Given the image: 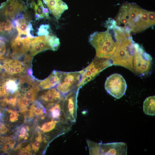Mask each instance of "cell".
<instances>
[{
  "instance_id": "obj_3",
  "label": "cell",
  "mask_w": 155,
  "mask_h": 155,
  "mask_svg": "<svg viewBox=\"0 0 155 155\" xmlns=\"http://www.w3.org/2000/svg\"><path fill=\"white\" fill-rule=\"evenodd\" d=\"M107 30L103 32H95L89 37L90 44L95 49L96 57L109 59L114 53L116 46V40L111 18L105 24Z\"/></svg>"
},
{
  "instance_id": "obj_7",
  "label": "cell",
  "mask_w": 155,
  "mask_h": 155,
  "mask_svg": "<svg viewBox=\"0 0 155 155\" xmlns=\"http://www.w3.org/2000/svg\"><path fill=\"white\" fill-rule=\"evenodd\" d=\"M60 45L59 39L55 36L48 35L35 37L31 39L30 55L32 57L45 50L57 51Z\"/></svg>"
},
{
  "instance_id": "obj_24",
  "label": "cell",
  "mask_w": 155,
  "mask_h": 155,
  "mask_svg": "<svg viewBox=\"0 0 155 155\" xmlns=\"http://www.w3.org/2000/svg\"><path fill=\"white\" fill-rule=\"evenodd\" d=\"M40 89L38 82L21 95L28 99L32 102L35 101L37 94Z\"/></svg>"
},
{
  "instance_id": "obj_6",
  "label": "cell",
  "mask_w": 155,
  "mask_h": 155,
  "mask_svg": "<svg viewBox=\"0 0 155 155\" xmlns=\"http://www.w3.org/2000/svg\"><path fill=\"white\" fill-rule=\"evenodd\" d=\"M20 76L9 75L0 71V99L19 96Z\"/></svg>"
},
{
  "instance_id": "obj_23",
  "label": "cell",
  "mask_w": 155,
  "mask_h": 155,
  "mask_svg": "<svg viewBox=\"0 0 155 155\" xmlns=\"http://www.w3.org/2000/svg\"><path fill=\"white\" fill-rule=\"evenodd\" d=\"M7 40L0 36V64L5 59L10 56L9 49L7 45Z\"/></svg>"
},
{
  "instance_id": "obj_1",
  "label": "cell",
  "mask_w": 155,
  "mask_h": 155,
  "mask_svg": "<svg viewBox=\"0 0 155 155\" xmlns=\"http://www.w3.org/2000/svg\"><path fill=\"white\" fill-rule=\"evenodd\" d=\"M113 21L121 30L130 34L137 33L155 25V13L136 4L126 3L120 7Z\"/></svg>"
},
{
  "instance_id": "obj_16",
  "label": "cell",
  "mask_w": 155,
  "mask_h": 155,
  "mask_svg": "<svg viewBox=\"0 0 155 155\" xmlns=\"http://www.w3.org/2000/svg\"><path fill=\"white\" fill-rule=\"evenodd\" d=\"M100 155H127V145L123 142L100 143Z\"/></svg>"
},
{
  "instance_id": "obj_14",
  "label": "cell",
  "mask_w": 155,
  "mask_h": 155,
  "mask_svg": "<svg viewBox=\"0 0 155 155\" xmlns=\"http://www.w3.org/2000/svg\"><path fill=\"white\" fill-rule=\"evenodd\" d=\"M0 8L4 15L13 20L20 12L26 10V7L22 0H7Z\"/></svg>"
},
{
  "instance_id": "obj_30",
  "label": "cell",
  "mask_w": 155,
  "mask_h": 155,
  "mask_svg": "<svg viewBox=\"0 0 155 155\" xmlns=\"http://www.w3.org/2000/svg\"><path fill=\"white\" fill-rule=\"evenodd\" d=\"M7 112L10 113L9 121L11 122H14L18 120L19 114L16 111L11 109L7 110Z\"/></svg>"
},
{
  "instance_id": "obj_20",
  "label": "cell",
  "mask_w": 155,
  "mask_h": 155,
  "mask_svg": "<svg viewBox=\"0 0 155 155\" xmlns=\"http://www.w3.org/2000/svg\"><path fill=\"white\" fill-rule=\"evenodd\" d=\"M47 114L46 108L38 101L33 102L31 105L29 113V117L30 118L35 117L44 119Z\"/></svg>"
},
{
  "instance_id": "obj_27",
  "label": "cell",
  "mask_w": 155,
  "mask_h": 155,
  "mask_svg": "<svg viewBox=\"0 0 155 155\" xmlns=\"http://www.w3.org/2000/svg\"><path fill=\"white\" fill-rule=\"evenodd\" d=\"M87 143L89 149L90 155H100V144L87 139Z\"/></svg>"
},
{
  "instance_id": "obj_31",
  "label": "cell",
  "mask_w": 155,
  "mask_h": 155,
  "mask_svg": "<svg viewBox=\"0 0 155 155\" xmlns=\"http://www.w3.org/2000/svg\"><path fill=\"white\" fill-rule=\"evenodd\" d=\"M31 148L30 144H28L26 147L20 150L18 154L20 155H31Z\"/></svg>"
},
{
  "instance_id": "obj_21",
  "label": "cell",
  "mask_w": 155,
  "mask_h": 155,
  "mask_svg": "<svg viewBox=\"0 0 155 155\" xmlns=\"http://www.w3.org/2000/svg\"><path fill=\"white\" fill-rule=\"evenodd\" d=\"M37 0V4L33 0H32L30 3V6L34 10L36 20H38L43 18L49 19V17L48 9L44 7L41 0Z\"/></svg>"
},
{
  "instance_id": "obj_11",
  "label": "cell",
  "mask_w": 155,
  "mask_h": 155,
  "mask_svg": "<svg viewBox=\"0 0 155 155\" xmlns=\"http://www.w3.org/2000/svg\"><path fill=\"white\" fill-rule=\"evenodd\" d=\"M80 88H76L63 96V111L68 121L72 124L77 117V98Z\"/></svg>"
},
{
  "instance_id": "obj_29",
  "label": "cell",
  "mask_w": 155,
  "mask_h": 155,
  "mask_svg": "<svg viewBox=\"0 0 155 155\" xmlns=\"http://www.w3.org/2000/svg\"><path fill=\"white\" fill-rule=\"evenodd\" d=\"M29 129L28 126H23L20 128L18 136L19 140L27 139L28 135V131H29Z\"/></svg>"
},
{
  "instance_id": "obj_12",
  "label": "cell",
  "mask_w": 155,
  "mask_h": 155,
  "mask_svg": "<svg viewBox=\"0 0 155 155\" xmlns=\"http://www.w3.org/2000/svg\"><path fill=\"white\" fill-rule=\"evenodd\" d=\"M72 124L68 121L51 119L43 123L39 129L43 133H49L54 132L55 137L63 135L71 129Z\"/></svg>"
},
{
  "instance_id": "obj_26",
  "label": "cell",
  "mask_w": 155,
  "mask_h": 155,
  "mask_svg": "<svg viewBox=\"0 0 155 155\" xmlns=\"http://www.w3.org/2000/svg\"><path fill=\"white\" fill-rule=\"evenodd\" d=\"M32 102L28 99L20 95L18 98L17 103L19 110L22 113L25 112Z\"/></svg>"
},
{
  "instance_id": "obj_5",
  "label": "cell",
  "mask_w": 155,
  "mask_h": 155,
  "mask_svg": "<svg viewBox=\"0 0 155 155\" xmlns=\"http://www.w3.org/2000/svg\"><path fill=\"white\" fill-rule=\"evenodd\" d=\"M112 65L109 59L95 57L91 63L80 71L81 78L78 85L79 88L93 80L101 72Z\"/></svg>"
},
{
  "instance_id": "obj_13",
  "label": "cell",
  "mask_w": 155,
  "mask_h": 155,
  "mask_svg": "<svg viewBox=\"0 0 155 155\" xmlns=\"http://www.w3.org/2000/svg\"><path fill=\"white\" fill-rule=\"evenodd\" d=\"M32 38L29 37L22 38L16 37L12 40L10 43L12 51L10 57L18 58L27 54L29 51Z\"/></svg>"
},
{
  "instance_id": "obj_25",
  "label": "cell",
  "mask_w": 155,
  "mask_h": 155,
  "mask_svg": "<svg viewBox=\"0 0 155 155\" xmlns=\"http://www.w3.org/2000/svg\"><path fill=\"white\" fill-rule=\"evenodd\" d=\"M35 141L31 143L32 148L34 152H38L42 143H47V141L45 136H43L40 131H38Z\"/></svg>"
},
{
  "instance_id": "obj_18",
  "label": "cell",
  "mask_w": 155,
  "mask_h": 155,
  "mask_svg": "<svg viewBox=\"0 0 155 155\" xmlns=\"http://www.w3.org/2000/svg\"><path fill=\"white\" fill-rule=\"evenodd\" d=\"M63 72L54 70L50 75L43 80H39L40 89H46L56 86L59 82Z\"/></svg>"
},
{
  "instance_id": "obj_9",
  "label": "cell",
  "mask_w": 155,
  "mask_h": 155,
  "mask_svg": "<svg viewBox=\"0 0 155 155\" xmlns=\"http://www.w3.org/2000/svg\"><path fill=\"white\" fill-rule=\"evenodd\" d=\"M104 87L108 93L119 99L125 94L127 85L123 76L120 74L115 73L110 75L107 78Z\"/></svg>"
},
{
  "instance_id": "obj_8",
  "label": "cell",
  "mask_w": 155,
  "mask_h": 155,
  "mask_svg": "<svg viewBox=\"0 0 155 155\" xmlns=\"http://www.w3.org/2000/svg\"><path fill=\"white\" fill-rule=\"evenodd\" d=\"M152 60L151 56L137 43L133 61V72L140 76L150 73L152 68Z\"/></svg>"
},
{
  "instance_id": "obj_32",
  "label": "cell",
  "mask_w": 155,
  "mask_h": 155,
  "mask_svg": "<svg viewBox=\"0 0 155 155\" xmlns=\"http://www.w3.org/2000/svg\"><path fill=\"white\" fill-rule=\"evenodd\" d=\"M8 131V129L5 125L0 121V135L6 133Z\"/></svg>"
},
{
  "instance_id": "obj_19",
  "label": "cell",
  "mask_w": 155,
  "mask_h": 155,
  "mask_svg": "<svg viewBox=\"0 0 155 155\" xmlns=\"http://www.w3.org/2000/svg\"><path fill=\"white\" fill-rule=\"evenodd\" d=\"M63 96L57 103L49 108L48 111L51 118L61 121H68L63 110Z\"/></svg>"
},
{
  "instance_id": "obj_4",
  "label": "cell",
  "mask_w": 155,
  "mask_h": 155,
  "mask_svg": "<svg viewBox=\"0 0 155 155\" xmlns=\"http://www.w3.org/2000/svg\"><path fill=\"white\" fill-rule=\"evenodd\" d=\"M31 60L27 55L20 58L9 57L0 64V71L13 75L32 74V70L29 65Z\"/></svg>"
},
{
  "instance_id": "obj_2",
  "label": "cell",
  "mask_w": 155,
  "mask_h": 155,
  "mask_svg": "<svg viewBox=\"0 0 155 155\" xmlns=\"http://www.w3.org/2000/svg\"><path fill=\"white\" fill-rule=\"evenodd\" d=\"M116 46L115 51L109 59L112 65L123 66L133 72V61L137 43L130 34L125 32L113 25Z\"/></svg>"
},
{
  "instance_id": "obj_17",
  "label": "cell",
  "mask_w": 155,
  "mask_h": 155,
  "mask_svg": "<svg viewBox=\"0 0 155 155\" xmlns=\"http://www.w3.org/2000/svg\"><path fill=\"white\" fill-rule=\"evenodd\" d=\"M48 9L58 20L61 15L68 9L67 4L62 0H42Z\"/></svg>"
},
{
  "instance_id": "obj_15",
  "label": "cell",
  "mask_w": 155,
  "mask_h": 155,
  "mask_svg": "<svg viewBox=\"0 0 155 155\" xmlns=\"http://www.w3.org/2000/svg\"><path fill=\"white\" fill-rule=\"evenodd\" d=\"M43 90L38 98L39 101L45 108H49L54 105L63 96L56 88Z\"/></svg>"
},
{
  "instance_id": "obj_22",
  "label": "cell",
  "mask_w": 155,
  "mask_h": 155,
  "mask_svg": "<svg viewBox=\"0 0 155 155\" xmlns=\"http://www.w3.org/2000/svg\"><path fill=\"white\" fill-rule=\"evenodd\" d=\"M155 101L154 96L148 97L144 100L143 103V109L144 112L146 114L149 115H155Z\"/></svg>"
},
{
  "instance_id": "obj_10",
  "label": "cell",
  "mask_w": 155,
  "mask_h": 155,
  "mask_svg": "<svg viewBox=\"0 0 155 155\" xmlns=\"http://www.w3.org/2000/svg\"><path fill=\"white\" fill-rule=\"evenodd\" d=\"M81 78L80 71L63 72L60 81L56 86V88L63 96H64L76 88H79L78 85Z\"/></svg>"
},
{
  "instance_id": "obj_28",
  "label": "cell",
  "mask_w": 155,
  "mask_h": 155,
  "mask_svg": "<svg viewBox=\"0 0 155 155\" xmlns=\"http://www.w3.org/2000/svg\"><path fill=\"white\" fill-rule=\"evenodd\" d=\"M50 30V26L49 25L42 24L38 28L37 34L38 36L49 35Z\"/></svg>"
}]
</instances>
